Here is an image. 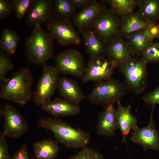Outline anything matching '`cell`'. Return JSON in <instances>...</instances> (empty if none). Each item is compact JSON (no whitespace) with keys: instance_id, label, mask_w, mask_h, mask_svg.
Returning <instances> with one entry per match:
<instances>
[{"instance_id":"6da1fadb","label":"cell","mask_w":159,"mask_h":159,"mask_svg":"<svg viewBox=\"0 0 159 159\" xmlns=\"http://www.w3.org/2000/svg\"><path fill=\"white\" fill-rule=\"evenodd\" d=\"M39 127L52 132L56 140L69 148L82 149L89 144V134L80 128H75L57 118L43 117L38 120Z\"/></svg>"},{"instance_id":"7a4b0ae2","label":"cell","mask_w":159,"mask_h":159,"mask_svg":"<svg viewBox=\"0 0 159 159\" xmlns=\"http://www.w3.org/2000/svg\"><path fill=\"white\" fill-rule=\"evenodd\" d=\"M33 76L29 69L22 67L0 84V98L21 106L32 98Z\"/></svg>"},{"instance_id":"3957f363","label":"cell","mask_w":159,"mask_h":159,"mask_svg":"<svg viewBox=\"0 0 159 159\" xmlns=\"http://www.w3.org/2000/svg\"><path fill=\"white\" fill-rule=\"evenodd\" d=\"M54 39L41 26L34 28L25 40L24 51L29 62L42 67L54 55Z\"/></svg>"},{"instance_id":"277c9868","label":"cell","mask_w":159,"mask_h":159,"mask_svg":"<svg viewBox=\"0 0 159 159\" xmlns=\"http://www.w3.org/2000/svg\"><path fill=\"white\" fill-rule=\"evenodd\" d=\"M147 64L142 56H132L120 67L125 77L126 89L129 91L139 94L146 89Z\"/></svg>"},{"instance_id":"5b68a950","label":"cell","mask_w":159,"mask_h":159,"mask_svg":"<svg viewBox=\"0 0 159 159\" xmlns=\"http://www.w3.org/2000/svg\"><path fill=\"white\" fill-rule=\"evenodd\" d=\"M126 87L119 80L112 78L96 82L91 92L86 98L91 103L105 106L114 105L125 94Z\"/></svg>"},{"instance_id":"8992f818","label":"cell","mask_w":159,"mask_h":159,"mask_svg":"<svg viewBox=\"0 0 159 159\" xmlns=\"http://www.w3.org/2000/svg\"><path fill=\"white\" fill-rule=\"evenodd\" d=\"M42 74L33 91V100L37 106L41 107L50 101L57 90L60 77L55 67L47 64L43 67Z\"/></svg>"},{"instance_id":"52a82bcc","label":"cell","mask_w":159,"mask_h":159,"mask_svg":"<svg viewBox=\"0 0 159 159\" xmlns=\"http://www.w3.org/2000/svg\"><path fill=\"white\" fill-rule=\"evenodd\" d=\"M120 18L110 9L105 8L92 23L91 28L107 45L120 37Z\"/></svg>"},{"instance_id":"ba28073f","label":"cell","mask_w":159,"mask_h":159,"mask_svg":"<svg viewBox=\"0 0 159 159\" xmlns=\"http://www.w3.org/2000/svg\"><path fill=\"white\" fill-rule=\"evenodd\" d=\"M0 115V117H3L4 119L3 129L1 132L5 137L18 138L27 132V122L12 105L7 104L3 107H1Z\"/></svg>"},{"instance_id":"9c48e42d","label":"cell","mask_w":159,"mask_h":159,"mask_svg":"<svg viewBox=\"0 0 159 159\" xmlns=\"http://www.w3.org/2000/svg\"><path fill=\"white\" fill-rule=\"evenodd\" d=\"M56 66L59 73L71 75L82 78L86 67L83 56L78 51L69 49L62 52L56 56Z\"/></svg>"},{"instance_id":"30bf717a","label":"cell","mask_w":159,"mask_h":159,"mask_svg":"<svg viewBox=\"0 0 159 159\" xmlns=\"http://www.w3.org/2000/svg\"><path fill=\"white\" fill-rule=\"evenodd\" d=\"M48 32L54 39L63 46L80 45L82 40L70 20L53 18L47 24Z\"/></svg>"},{"instance_id":"8fae6325","label":"cell","mask_w":159,"mask_h":159,"mask_svg":"<svg viewBox=\"0 0 159 159\" xmlns=\"http://www.w3.org/2000/svg\"><path fill=\"white\" fill-rule=\"evenodd\" d=\"M106 56L105 57L102 55L91 58L86 67L85 74L82 78V82L90 81L96 82L112 78L116 67Z\"/></svg>"},{"instance_id":"7c38bea8","label":"cell","mask_w":159,"mask_h":159,"mask_svg":"<svg viewBox=\"0 0 159 159\" xmlns=\"http://www.w3.org/2000/svg\"><path fill=\"white\" fill-rule=\"evenodd\" d=\"M155 106H152L148 124L146 127L133 130L130 139L133 143L139 145L143 149H149L159 151V132L156 128L153 118Z\"/></svg>"},{"instance_id":"4fadbf2b","label":"cell","mask_w":159,"mask_h":159,"mask_svg":"<svg viewBox=\"0 0 159 159\" xmlns=\"http://www.w3.org/2000/svg\"><path fill=\"white\" fill-rule=\"evenodd\" d=\"M54 18L52 1L34 0L31 8L26 15V24L34 28L47 24Z\"/></svg>"},{"instance_id":"5bb4252c","label":"cell","mask_w":159,"mask_h":159,"mask_svg":"<svg viewBox=\"0 0 159 159\" xmlns=\"http://www.w3.org/2000/svg\"><path fill=\"white\" fill-rule=\"evenodd\" d=\"M104 0L96 1L81 9L73 18V24L80 32L90 27L99 15L106 8Z\"/></svg>"},{"instance_id":"9a60e30c","label":"cell","mask_w":159,"mask_h":159,"mask_svg":"<svg viewBox=\"0 0 159 159\" xmlns=\"http://www.w3.org/2000/svg\"><path fill=\"white\" fill-rule=\"evenodd\" d=\"M118 128L116 109L114 105L105 106L103 111L99 115L97 126V132L100 135L112 137L114 136Z\"/></svg>"},{"instance_id":"2e32d148","label":"cell","mask_w":159,"mask_h":159,"mask_svg":"<svg viewBox=\"0 0 159 159\" xmlns=\"http://www.w3.org/2000/svg\"><path fill=\"white\" fill-rule=\"evenodd\" d=\"M41 107L44 111L54 116L55 118L74 116L79 114L81 110L78 105L59 98L51 100Z\"/></svg>"},{"instance_id":"e0dca14e","label":"cell","mask_w":159,"mask_h":159,"mask_svg":"<svg viewBox=\"0 0 159 159\" xmlns=\"http://www.w3.org/2000/svg\"><path fill=\"white\" fill-rule=\"evenodd\" d=\"M105 54L116 67H120L132 56L129 47L120 37L107 45Z\"/></svg>"},{"instance_id":"ac0fdd59","label":"cell","mask_w":159,"mask_h":159,"mask_svg":"<svg viewBox=\"0 0 159 159\" xmlns=\"http://www.w3.org/2000/svg\"><path fill=\"white\" fill-rule=\"evenodd\" d=\"M57 90L63 99L72 103L78 105L86 98L77 82L66 77H60Z\"/></svg>"},{"instance_id":"d6986e66","label":"cell","mask_w":159,"mask_h":159,"mask_svg":"<svg viewBox=\"0 0 159 159\" xmlns=\"http://www.w3.org/2000/svg\"><path fill=\"white\" fill-rule=\"evenodd\" d=\"M117 103L116 113L118 128L120 129L122 133V142L126 143V136L130 130L138 127L137 120L131 113V107L130 105L124 106L120 101H118Z\"/></svg>"},{"instance_id":"ffe728a7","label":"cell","mask_w":159,"mask_h":159,"mask_svg":"<svg viewBox=\"0 0 159 159\" xmlns=\"http://www.w3.org/2000/svg\"><path fill=\"white\" fill-rule=\"evenodd\" d=\"M85 49L91 58L105 54L107 45L91 27L80 32Z\"/></svg>"},{"instance_id":"44dd1931","label":"cell","mask_w":159,"mask_h":159,"mask_svg":"<svg viewBox=\"0 0 159 159\" xmlns=\"http://www.w3.org/2000/svg\"><path fill=\"white\" fill-rule=\"evenodd\" d=\"M33 150L36 159H55L58 155L59 147L56 140L47 138L34 142Z\"/></svg>"},{"instance_id":"7402d4cb","label":"cell","mask_w":159,"mask_h":159,"mask_svg":"<svg viewBox=\"0 0 159 159\" xmlns=\"http://www.w3.org/2000/svg\"><path fill=\"white\" fill-rule=\"evenodd\" d=\"M120 19V36L123 39L135 32L145 28L148 24L138 11H134Z\"/></svg>"},{"instance_id":"603a6c76","label":"cell","mask_w":159,"mask_h":159,"mask_svg":"<svg viewBox=\"0 0 159 159\" xmlns=\"http://www.w3.org/2000/svg\"><path fill=\"white\" fill-rule=\"evenodd\" d=\"M124 39L132 56L142 55L145 50L153 42L146 36L143 29L135 32Z\"/></svg>"},{"instance_id":"cb8c5ba5","label":"cell","mask_w":159,"mask_h":159,"mask_svg":"<svg viewBox=\"0 0 159 159\" xmlns=\"http://www.w3.org/2000/svg\"><path fill=\"white\" fill-rule=\"evenodd\" d=\"M137 11L147 22L159 21V0H139Z\"/></svg>"},{"instance_id":"d4e9b609","label":"cell","mask_w":159,"mask_h":159,"mask_svg":"<svg viewBox=\"0 0 159 159\" xmlns=\"http://www.w3.org/2000/svg\"><path fill=\"white\" fill-rule=\"evenodd\" d=\"M52 11L54 18L70 20L76 14V9L71 0L52 1Z\"/></svg>"},{"instance_id":"484cf974","label":"cell","mask_w":159,"mask_h":159,"mask_svg":"<svg viewBox=\"0 0 159 159\" xmlns=\"http://www.w3.org/2000/svg\"><path fill=\"white\" fill-rule=\"evenodd\" d=\"M110 7V9L120 18L134 12L138 7L139 0H104Z\"/></svg>"},{"instance_id":"4316f807","label":"cell","mask_w":159,"mask_h":159,"mask_svg":"<svg viewBox=\"0 0 159 159\" xmlns=\"http://www.w3.org/2000/svg\"><path fill=\"white\" fill-rule=\"evenodd\" d=\"M20 38L14 31L6 28L4 29L0 39L1 50L9 55H13L16 50Z\"/></svg>"},{"instance_id":"83f0119b","label":"cell","mask_w":159,"mask_h":159,"mask_svg":"<svg viewBox=\"0 0 159 159\" xmlns=\"http://www.w3.org/2000/svg\"><path fill=\"white\" fill-rule=\"evenodd\" d=\"M9 55L1 50L0 51V82H2L7 78L6 75L13 68L14 64Z\"/></svg>"},{"instance_id":"f1b7e54d","label":"cell","mask_w":159,"mask_h":159,"mask_svg":"<svg viewBox=\"0 0 159 159\" xmlns=\"http://www.w3.org/2000/svg\"><path fill=\"white\" fill-rule=\"evenodd\" d=\"M33 0H12L14 11L16 18L21 19L29 11L32 6Z\"/></svg>"},{"instance_id":"f546056e","label":"cell","mask_w":159,"mask_h":159,"mask_svg":"<svg viewBox=\"0 0 159 159\" xmlns=\"http://www.w3.org/2000/svg\"><path fill=\"white\" fill-rule=\"evenodd\" d=\"M142 57L147 63L159 62V42H153L143 51Z\"/></svg>"},{"instance_id":"4dcf8cb0","label":"cell","mask_w":159,"mask_h":159,"mask_svg":"<svg viewBox=\"0 0 159 159\" xmlns=\"http://www.w3.org/2000/svg\"><path fill=\"white\" fill-rule=\"evenodd\" d=\"M103 154L92 148L86 147L67 159H104Z\"/></svg>"},{"instance_id":"1f68e13d","label":"cell","mask_w":159,"mask_h":159,"mask_svg":"<svg viewBox=\"0 0 159 159\" xmlns=\"http://www.w3.org/2000/svg\"><path fill=\"white\" fill-rule=\"evenodd\" d=\"M14 11V6L12 1L0 0V18L3 19L9 16Z\"/></svg>"},{"instance_id":"d6a6232c","label":"cell","mask_w":159,"mask_h":159,"mask_svg":"<svg viewBox=\"0 0 159 159\" xmlns=\"http://www.w3.org/2000/svg\"><path fill=\"white\" fill-rule=\"evenodd\" d=\"M143 100L145 103L152 106L159 104V86L154 90L145 95Z\"/></svg>"},{"instance_id":"836d02e7","label":"cell","mask_w":159,"mask_h":159,"mask_svg":"<svg viewBox=\"0 0 159 159\" xmlns=\"http://www.w3.org/2000/svg\"><path fill=\"white\" fill-rule=\"evenodd\" d=\"M1 132L0 133V159H11L9 153L7 141Z\"/></svg>"},{"instance_id":"e575fe53","label":"cell","mask_w":159,"mask_h":159,"mask_svg":"<svg viewBox=\"0 0 159 159\" xmlns=\"http://www.w3.org/2000/svg\"><path fill=\"white\" fill-rule=\"evenodd\" d=\"M11 159H31L28 155L27 145L26 144H23L13 155Z\"/></svg>"},{"instance_id":"d590c367","label":"cell","mask_w":159,"mask_h":159,"mask_svg":"<svg viewBox=\"0 0 159 159\" xmlns=\"http://www.w3.org/2000/svg\"><path fill=\"white\" fill-rule=\"evenodd\" d=\"M145 28L154 39H159V24L155 22H148Z\"/></svg>"},{"instance_id":"8d00e7d4","label":"cell","mask_w":159,"mask_h":159,"mask_svg":"<svg viewBox=\"0 0 159 159\" xmlns=\"http://www.w3.org/2000/svg\"><path fill=\"white\" fill-rule=\"evenodd\" d=\"M73 4L77 9L86 7L95 2V0H71Z\"/></svg>"},{"instance_id":"74e56055","label":"cell","mask_w":159,"mask_h":159,"mask_svg":"<svg viewBox=\"0 0 159 159\" xmlns=\"http://www.w3.org/2000/svg\"><path fill=\"white\" fill-rule=\"evenodd\" d=\"M158 24H159V23H158Z\"/></svg>"}]
</instances>
